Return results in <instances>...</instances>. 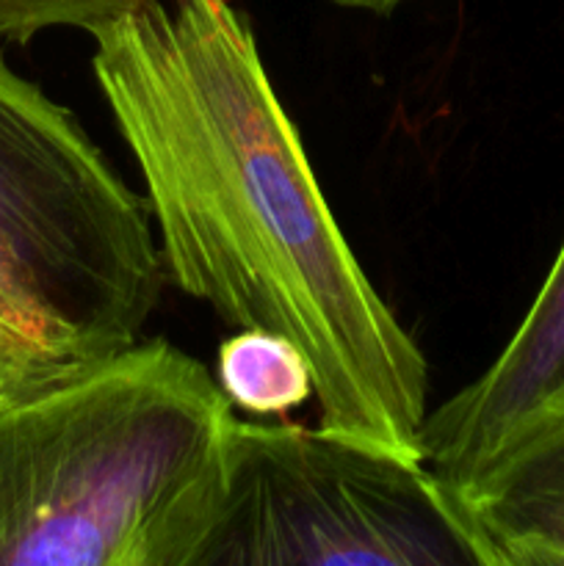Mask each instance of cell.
<instances>
[{
	"label": "cell",
	"mask_w": 564,
	"mask_h": 566,
	"mask_svg": "<svg viewBox=\"0 0 564 566\" xmlns=\"http://www.w3.org/2000/svg\"><path fill=\"white\" fill-rule=\"evenodd\" d=\"M216 381L249 415H288L315 396L313 370L296 343L269 329H236L221 340Z\"/></svg>",
	"instance_id": "52a82bcc"
},
{
	"label": "cell",
	"mask_w": 564,
	"mask_h": 566,
	"mask_svg": "<svg viewBox=\"0 0 564 566\" xmlns=\"http://www.w3.org/2000/svg\"><path fill=\"white\" fill-rule=\"evenodd\" d=\"M0 241L83 363L142 340L164 265L144 197L0 53Z\"/></svg>",
	"instance_id": "277c9868"
},
{
	"label": "cell",
	"mask_w": 564,
	"mask_h": 566,
	"mask_svg": "<svg viewBox=\"0 0 564 566\" xmlns=\"http://www.w3.org/2000/svg\"><path fill=\"white\" fill-rule=\"evenodd\" d=\"M236 420L164 337L0 396V566H194Z\"/></svg>",
	"instance_id": "7a4b0ae2"
},
{
	"label": "cell",
	"mask_w": 564,
	"mask_h": 566,
	"mask_svg": "<svg viewBox=\"0 0 564 566\" xmlns=\"http://www.w3.org/2000/svg\"><path fill=\"white\" fill-rule=\"evenodd\" d=\"M31 381H36V376L28 374V370L0 346V396H6V392L17 390V387L22 385H31Z\"/></svg>",
	"instance_id": "9c48e42d"
},
{
	"label": "cell",
	"mask_w": 564,
	"mask_h": 566,
	"mask_svg": "<svg viewBox=\"0 0 564 566\" xmlns=\"http://www.w3.org/2000/svg\"><path fill=\"white\" fill-rule=\"evenodd\" d=\"M92 39L166 280L232 329L296 343L324 429L420 459L429 363L337 227L247 14L136 0Z\"/></svg>",
	"instance_id": "6da1fadb"
},
{
	"label": "cell",
	"mask_w": 564,
	"mask_h": 566,
	"mask_svg": "<svg viewBox=\"0 0 564 566\" xmlns=\"http://www.w3.org/2000/svg\"><path fill=\"white\" fill-rule=\"evenodd\" d=\"M564 409V241L503 352L418 429L420 459L462 490L518 431Z\"/></svg>",
	"instance_id": "5b68a950"
},
{
	"label": "cell",
	"mask_w": 564,
	"mask_h": 566,
	"mask_svg": "<svg viewBox=\"0 0 564 566\" xmlns=\"http://www.w3.org/2000/svg\"><path fill=\"white\" fill-rule=\"evenodd\" d=\"M487 566L457 486L376 442L236 420L194 566Z\"/></svg>",
	"instance_id": "3957f363"
},
{
	"label": "cell",
	"mask_w": 564,
	"mask_h": 566,
	"mask_svg": "<svg viewBox=\"0 0 564 566\" xmlns=\"http://www.w3.org/2000/svg\"><path fill=\"white\" fill-rule=\"evenodd\" d=\"M133 3L136 0H0V39L28 44L50 28H77L92 36Z\"/></svg>",
	"instance_id": "ba28073f"
},
{
	"label": "cell",
	"mask_w": 564,
	"mask_h": 566,
	"mask_svg": "<svg viewBox=\"0 0 564 566\" xmlns=\"http://www.w3.org/2000/svg\"><path fill=\"white\" fill-rule=\"evenodd\" d=\"M330 3L341 6V9H352V11H370V14L387 17L398 9L407 0H330Z\"/></svg>",
	"instance_id": "30bf717a"
},
{
	"label": "cell",
	"mask_w": 564,
	"mask_h": 566,
	"mask_svg": "<svg viewBox=\"0 0 564 566\" xmlns=\"http://www.w3.org/2000/svg\"><path fill=\"white\" fill-rule=\"evenodd\" d=\"M459 497L487 566H564V409L518 431Z\"/></svg>",
	"instance_id": "8992f818"
}]
</instances>
